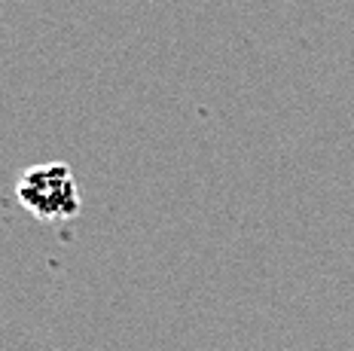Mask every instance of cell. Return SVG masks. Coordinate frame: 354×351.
<instances>
[{"label": "cell", "instance_id": "obj_1", "mask_svg": "<svg viewBox=\"0 0 354 351\" xmlns=\"http://www.w3.org/2000/svg\"><path fill=\"white\" fill-rule=\"evenodd\" d=\"M16 199L31 217L43 223H68L83 211V196L71 165L43 162L19 174Z\"/></svg>", "mask_w": 354, "mask_h": 351}]
</instances>
